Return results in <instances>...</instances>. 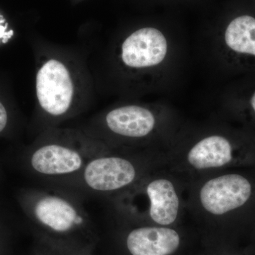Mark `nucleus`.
<instances>
[{"label": "nucleus", "mask_w": 255, "mask_h": 255, "mask_svg": "<svg viewBox=\"0 0 255 255\" xmlns=\"http://www.w3.org/2000/svg\"><path fill=\"white\" fill-rule=\"evenodd\" d=\"M191 201L198 217L255 224V167L206 177L193 189Z\"/></svg>", "instance_id": "1"}, {"label": "nucleus", "mask_w": 255, "mask_h": 255, "mask_svg": "<svg viewBox=\"0 0 255 255\" xmlns=\"http://www.w3.org/2000/svg\"><path fill=\"white\" fill-rule=\"evenodd\" d=\"M187 169L197 172L255 167V135L243 128L201 137L184 155Z\"/></svg>", "instance_id": "2"}, {"label": "nucleus", "mask_w": 255, "mask_h": 255, "mask_svg": "<svg viewBox=\"0 0 255 255\" xmlns=\"http://www.w3.org/2000/svg\"><path fill=\"white\" fill-rule=\"evenodd\" d=\"M147 164L142 157L114 153L107 149L87 162L81 174L69 187L97 195L119 197L148 174Z\"/></svg>", "instance_id": "3"}, {"label": "nucleus", "mask_w": 255, "mask_h": 255, "mask_svg": "<svg viewBox=\"0 0 255 255\" xmlns=\"http://www.w3.org/2000/svg\"><path fill=\"white\" fill-rule=\"evenodd\" d=\"M118 200L126 217L146 218L157 226L170 227L182 216V193L170 176L147 174Z\"/></svg>", "instance_id": "4"}, {"label": "nucleus", "mask_w": 255, "mask_h": 255, "mask_svg": "<svg viewBox=\"0 0 255 255\" xmlns=\"http://www.w3.org/2000/svg\"><path fill=\"white\" fill-rule=\"evenodd\" d=\"M106 147L95 142H41L32 151L29 165L38 177L63 182L69 187L81 174L87 162L107 150Z\"/></svg>", "instance_id": "5"}, {"label": "nucleus", "mask_w": 255, "mask_h": 255, "mask_svg": "<svg viewBox=\"0 0 255 255\" xmlns=\"http://www.w3.org/2000/svg\"><path fill=\"white\" fill-rule=\"evenodd\" d=\"M27 199L30 216L49 232L65 236L88 229L90 216L65 191L38 189L29 193Z\"/></svg>", "instance_id": "6"}, {"label": "nucleus", "mask_w": 255, "mask_h": 255, "mask_svg": "<svg viewBox=\"0 0 255 255\" xmlns=\"http://www.w3.org/2000/svg\"><path fill=\"white\" fill-rule=\"evenodd\" d=\"M36 95L40 107L52 118L68 114L73 105L74 86L68 69L62 62L50 59L36 75Z\"/></svg>", "instance_id": "7"}, {"label": "nucleus", "mask_w": 255, "mask_h": 255, "mask_svg": "<svg viewBox=\"0 0 255 255\" xmlns=\"http://www.w3.org/2000/svg\"><path fill=\"white\" fill-rule=\"evenodd\" d=\"M222 45L226 58L236 70L255 71V14L241 12L223 28Z\"/></svg>", "instance_id": "8"}, {"label": "nucleus", "mask_w": 255, "mask_h": 255, "mask_svg": "<svg viewBox=\"0 0 255 255\" xmlns=\"http://www.w3.org/2000/svg\"><path fill=\"white\" fill-rule=\"evenodd\" d=\"M168 51V41L160 30L144 27L126 38L121 58L128 68L142 70L159 66L167 58Z\"/></svg>", "instance_id": "9"}, {"label": "nucleus", "mask_w": 255, "mask_h": 255, "mask_svg": "<svg viewBox=\"0 0 255 255\" xmlns=\"http://www.w3.org/2000/svg\"><path fill=\"white\" fill-rule=\"evenodd\" d=\"M104 128L112 136L128 141H140L153 135L158 125L155 113L147 107L126 105L106 114Z\"/></svg>", "instance_id": "10"}, {"label": "nucleus", "mask_w": 255, "mask_h": 255, "mask_svg": "<svg viewBox=\"0 0 255 255\" xmlns=\"http://www.w3.org/2000/svg\"><path fill=\"white\" fill-rule=\"evenodd\" d=\"M126 243L131 255H171L179 249L181 238L169 226H145L131 230Z\"/></svg>", "instance_id": "11"}, {"label": "nucleus", "mask_w": 255, "mask_h": 255, "mask_svg": "<svg viewBox=\"0 0 255 255\" xmlns=\"http://www.w3.org/2000/svg\"><path fill=\"white\" fill-rule=\"evenodd\" d=\"M234 110L241 128L255 135V85L236 100Z\"/></svg>", "instance_id": "12"}, {"label": "nucleus", "mask_w": 255, "mask_h": 255, "mask_svg": "<svg viewBox=\"0 0 255 255\" xmlns=\"http://www.w3.org/2000/svg\"><path fill=\"white\" fill-rule=\"evenodd\" d=\"M8 122V114L4 105L0 102V132L4 130Z\"/></svg>", "instance_id": "13"}]
</instances>
